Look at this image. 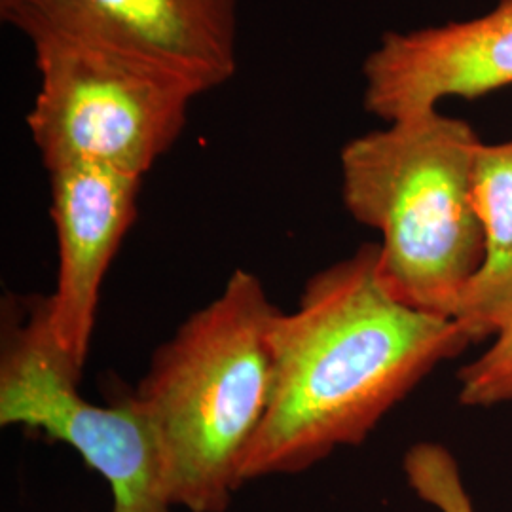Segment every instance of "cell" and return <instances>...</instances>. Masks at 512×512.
<instances>
[{"label":"cell","instance_id":"cell-10","mask_svg":"<svg viewBox=\"0 0 512 512\" xmlns=\"http://www.w3.org/2000/svg\"><path fill=\"white\" fill-rule=\"evenodd\" d=\"M404 473L412 490L440 512H475L450 452L421 442L404 456Z\"/></svg>","mask_w":512,"mask_h":512},{"label":"cell","instance_id":"cell-3","mask_svg":"<svg viewBox=\"0 0 512 512\" xmlns=\"http://www.w3.org/2000/svg\"><path fill=\"white\" fill-rule=\"evenodd\" d=\"M475 129L439 109L351 139L340 152L342 200L380 232L378 277L404 306L454 319L484 236L473 203Z\"/></svg>","mask_w":512,"mask_h":512},{"label":"cell","instance_id":"cell-2","mask_svg":"<svg viewBox=\"0 0 512 512\" xmlns=\"http://www.w3.org/2000/svg\"><path fill=\"white\" fill-rule=\"evenodd\" d=\"M279 311L255 274L236 270L154 353L135 395L160 440L173 509L224 512L241 488L239 461L272 401Z\"/></svg>","mask_w":512,"mask_h":512},{"label":"cell","instance_id":"cell-9","mask_svg":"<svg viewBox=\"0 0 512 512\" xmlns=\"http://www.w3.org/2000/svg\"><path fill=\"white\" fill-rule=\"evenodd\" d=\"M473 203L482 226L484 256L454 321L476 344L494 338L512 315V141L478 147Z\"/></svg>","mask_w":512,"mask_h":512},{"label":"cell","instance_id":"cell-6","mask_svg":"<svg viewBox=\"0 0 512 512\" xmlns=\"http://www.w3.org/2000/svg\"><path fill=\"white\" fill-rule=\"evenodd\" d=\"M6 21L143 59L203 92L238 71V0H31Z\"/></svg>","mask_w":512,"mask_h":512},{"label":"cell","instance_id":"cell-5","mask_svg":"<svg viewBox=\"0 0 512 512\" xmlns=\"http://www.w3.org/2000/svg\"><path fill=\"white\" fill-rule=\"evenodd\" d=\"M82 374L57 346L48 296L8 294L0 325V425L71 446L107 480L112 512H173L162 446L135 393L93 404Z\"/></svg>","mask_w":512,"mask_h":512},{"label":"cell","instance_id":"cell-8","mask_svg":"<svg viewBox=\"0 0 512 512\" xmlns=\"http://www.w3.org/2000/svg\"><path fill=\"white\" fill-rule=\"evenodd\" d=\"M48 173L59 251L48 321L57 346L84 374L101 285L137 215L143 177L86 164L63 165Z\"/></svg>","mask_w":512,"mask_h":512},{"label":"cell","instance_id":"cell-12","mask_svg":"<svg viewBox=\"0 0 512 512\" xmlns=\"http://www.w3.org/2000/svg\"><path fill=\"white\" fill-rule=\"evenodd\" d=\"M31 0H0V16L6 21L12 14H16L23 6H27Z\"/></svg>","mask_w":512,"mask_h":512},{"label":"cell","instance_id":"cell-4","mask_svg":"<svg viewBox=\"0 0 512 512\" xmlns=\"http://www.w3.org/2000/svg\"><path fill=\"white\" fill-rule=\"evenodd\" d=\"M37 99L27 128L52 171L103 165L145 177L181 137L202 88L143 59L57 33L31 35Z\"/></svg>","mask_w":512,"mask_h":512},{"label":"cell","instance_id":"cell-1","mask_svg":"<svg viewBox=\"0 0 512 512\" xmlns=\"http://www.w3.org/2000/svg\"><path fill=\"white\" fill-rule=\"evenodd\" d=\"M274 391L238 478L300 475L357 446L440 363L471 342L454 319L414 310L378 277L366 243L310 277L298 308L272 327Z\"/></svg>","mask_w":512,"mask_h":512},{"label":"cell","instance_id":"cell-7","mask_svg":"<svg viewBox=\"0 0 512 512\" xmlns=\"http://www.w3.org/2000/svg\"><path fill=\"white\" fill-rule=\"evenodd\" d=\"M365 109L385 124L512 84V0L478 18L385 33L363 65Z\"/></svg>","mask_w":512,"mask_h":512},{"label":"cell","instance_id":"cell-11","mask_svg":"<svg viewBox=\"0 0 512 512\" xmlns=\"http://www.w3.org/2000/svg\"><path fill=\"white\" fill-rule=\"evenodd\" d=\"M459 401L490 408L512 403V315L495 332L494 344L459 372Z\"/></svg>","mask_w":512,"mask_h":512}]
</instances>
